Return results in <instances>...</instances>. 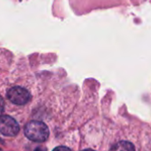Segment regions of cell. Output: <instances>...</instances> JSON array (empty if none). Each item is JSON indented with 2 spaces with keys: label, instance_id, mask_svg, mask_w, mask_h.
I'll use <instances>...</instances> for the list:
<instances>
[{
  "label": "cell",
  "instance_id": "6da1fadb",
  "mask_svg": "<svg viewBox=\"0 0 151 151\" xmlns=\"http://www.w3.org/2000/svg\"><path fill=\"white\" fill-rule=\"evenodd\" d=\"M26 137L36 142H44L49 137L47 125L40 121H30L24 128Z\"/></svg>",
  "mask_w": 151,
  "mask_h": 151
},
{
  "label": "cell",
  "instance_id": "7a4b0ae2",
  "mask_svg": "<svg viewBox=\"0 0 151 151\" xmlns=\"http://www.w3.org/2000/svg\"><path fill=\"white\" fill-rule=\"evenodd\" d=\"M20 126L17 121L10 116H0V132L2 134L9 137H14L18 134Z\"/></svg>",
  "mask_w": 151,
  "mask_h": 151
},
{
  "label": "cell",
  "instance_id": "3957f363",
  "mask_svg": "<svg viewBox=\"0 0 151 151\" xmlns=\"http://www.w3.org/2000/svg\"><path fill=\"white\" fill-rule=\"evenodd\" d=\"M7 98L11 102L16 105H25L30 101L31 96L26 89L20 86H14L8 91Z\"/></svg>",
  "mask_w": 151,
  "mask_h": 151
},
{
  "label": "cell",
  "instance_id": "277c9868",
  "mask_svg": "<svg viewBox=\"0 0 151 151\" xmlns=\"http://www.w3.org/2000/svg\"><path fill=\"white\" fill-rule=\"evenodd\" d=\"M110 151H135V147L132 143L123 140L116 143L111 147Z\"/></svg>",
  "mask_w": 151,
  "mask_h": 151
},
{
  "label": "cell",
  "instance_id": "5b68a950",
  "mask_svg": "<svg viewBox=\"0 0 151 151\" xmlns=\"http://www.w3.org/2000/svg\"><path fill=\"white\" fill-rule=\"evenodd\" d=\"M52 151H72L70 148L67 147H63V146H60L55 147Z\"/></svg>",
  "mask_w": 151,
  "mask_h": 151
},
{
  "label": "cell",
  "instance_id": "8992f818",
  "mask_svg": "<svg viewBox=\"0 0 151 151\" xmlns=\"http://www.w3.org/2000/svg\"><path fill=\"white\" fill-rule=\"evenodd\" d=\"M4 108H5V101H4L3 98L0 96V115L2 114V112L4 110Z\"/></svg>",
  "mask_w": 151,
  "mask_h": 151
},
{
  "label": "cell",
  "instance_id": "52a82bcc",
  "mask_svg": "<svg viewBox=\"0 0 151 151\" xmlns=\"http://www.w3.org/2000/svg\"><path fill=\"white\" fill-rule=\"evenodd\" d=\"M82 151H95V150H93V149H85V150H82Z\"/></svg>",
  "mask_w": 151,
  "mask_h": 151
},
{
  "label": "cell",
  "instance_id": "ba28073f",
  "mask_svg": "<svg viewBox=\"0 0 151 151\" xmlns=\"http://www.w3.org/2000/svg\"><path fill=\"white\" fill-rule=\"evenodd\" d=\"M35 151H42V150H41L40 148H37V149H36Z\"/></svg>",
  "mask_w": 151,
  "mask_h": 151
}]
</instances>
